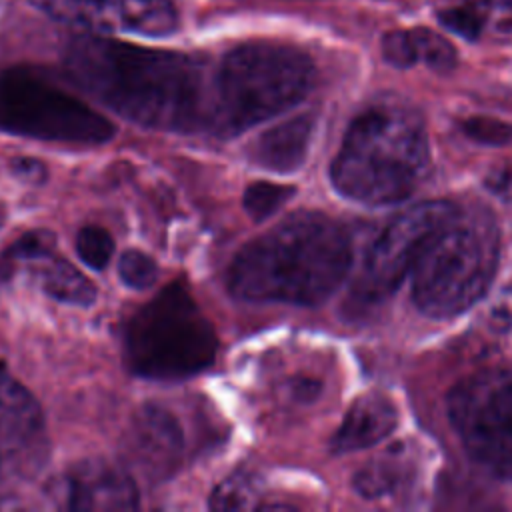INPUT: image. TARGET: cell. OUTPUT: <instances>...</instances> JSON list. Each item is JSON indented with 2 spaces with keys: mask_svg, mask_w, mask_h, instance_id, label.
I'll return each instance as SVG.
<instances>
[{
  "mask_svg": "<svg viewBox=\"0 0 512 512\" xmlns=\"http://www.w3.org/2000/svg\"><path fill=\"white\" fill-rule=\"evenodd\" d=\"M68 78L88 96L146 128H214L216 70L204 60L84 34L64 52Z\"/></svg>",
  "mask_w": 512,
  "mask_h": 512,
  "instance_id": "cell-1",
  "label": "cell"
},
{
  "mask_svg": "<svg viewBox=\"0 0 512 512\" xmlns=\"http://www.w3.org/2000/svg\"><path fill=\"white\" fill-rule=\"evenodd\" d=\"M350 262V238L338 222L298 212L236 254L228 288L248 302L316 306L340 286Z\"/></svg>",
  "mask_w": 512,
  "mask_h": 512,
  "instance_id": "cell-2",
  "label": "cell"
},
{
  "mask_svg": "<svg viewBox=\"0 0 512 512\" xmlns=\"http://www.w3.org/2000/svg\"><path fill=\"white\" fill-rule=\"evenodd\" d=\"M428 160L422 118L402 106H376L350 124L330 178L334 188L354 202L396 204L418 186Z\"/></svg>",
  "mask_w": 512,
  "mask_h": 512,
  "instance_id": "cell-3",
  "label": "cell"
},
{
  "mask_svg": "<svg viewBox=\"0 0 512 512\" xmlns=\"http://www.w3.org/2000/svg\"><path fill=\"white\" fill-rule=\"evenodd\" d=\"M500 254L498 226L486 210L456 212L412 270V300L436 320L454 318L490 288Z\"/></svg>",
  "mask_w": 512,
  "mask_h": 512,
  "instance_id": "cell-4",
  "label": "cell"
},
{
  "mask_svg": "<svg viewBox=\"0 0 512 512\" xmlns=\"http://www.w3.org/2000/svg\"><path fill=\"white\" fill-rule=\"evenodd\" d=\"M312 60L298 48L248 42L230 50L216 68L214 130L238 134L292 106L312 88Z\"/></svg>",
  "mask_w": 512,
  "mask_h": 512,
  "instance_id": "cell-5",
  "label": "cell"
},
{
  "mask_svg": "<svg viewBox=\"0 0 512 512\" xmlns=\"http://www.w3.org/2000/svg\"><path fill=\"white\" fill-rule=\"evenodd\" d=\"M216 332L182 284L164 288L144 304L124 332L130 370L144 378L178 380L208 368L216 358Z\"/></svg>",
  "mask_w": 512,
  "mask_h": 512,
  "instance_id": "cell-6",
  "label": "cell"
},
{
  "mask_svg": "<svg viewBox=\"0 0 512 512\" xmlns=\"http://www.w3.org/2000/svg\"><path fill=\"white\" fill-rule=\"evenodd\" d=\"M0 130L68 144H102L114 136L108 118L22 68L0 74Z\"/></svg>",
  "mask_w": 512,
  "mask_h": 512,
  "instance_id": "cell-7",
  "label": "cell"
},
{
  "mask_svg": "<svg viewBox=\"0 0 512 512\" xmlns=\"http://www.w3.org/2000/svg\"><path fill=\"white\" fill-rule=\"evenodd\" d=\"M448 416L468 454L512 482V368H488L448 394Z\"/></svg>",
  "mask_w": 512,
  "mask_h": 512,
  "instance_id": "cell-8",
  "label": "cell"
},
{
  "mask_svg": "<svg viewBox=\"0 0 512 512\" xmlns=\"http://www.w3.org/2000/svg\"><path fill=\"white\" fill-rule=\"evenodd\" d=\"M456 212L458 208L448 200H424L396 214L366 252L352 290L354 302L374 306L386 300Z\"/></svg>",
  "mask_w": 512,
  "mask_h": 512,
  "instance_id": "cell-9",
  "label": "cell"
},
{
  "mask_svg": "<svg viewBox=\"0 0 512 512\" xmlns=\"http://www.w3.org/2000/svg\"><path fill=\"white\" fill-rule=\"evenodd\" d=\"M54 20L92 32L168 36L178 28L170 0H30Z\"/></svg>",
  "mask_w": 512,
  "mask_h": 512,
  "instance_id": "cell-10",
  "label": "cell"
},
{
  "mask_svg": "<svg viewBox=\"0 0 512 512\" xmlns=\"http://www.w3.org/2000/svg\"><path fill=\"white\" fill-rule=\"evenodd\" d=\"M16 272H26L48 296L66 304L90 306L96 298L94 284L54 250V236L44 230L22 236L2 254L0 280Z\"/></svg>",
  "mask_w": 512,
  "mask_h": 512,
  "instance_id": "cell-11",
  "label": "cell"
},
{
  "mask_svg": "<svg viewBox=\"0 0 512 512\" xmlns=\"http://www.w3.org/2000/svg\"><path fill=\"white\" fill-rule=\"evenodd\" d=\"M42 410L34 396L0 368V474L24 464L40 446Z\"/></svg>",
  "mask_w": 512,
  "mask_h": 512,
  "instance_id": "cell-12",
  "label": "cell"
},
{
  "mask_svg": "<svg viewBox=\"0 0 512 512\" xmlns=\"http://www.w3.org/2000/svg\"><path fill=\"white\" fill-rule=\"evenodd\" d=\"M126 450L148 478H166L182 460V430L164 408L144 406L132 420Z\"/></svg>",
  "mask_w": 512,
  "mask_h": 512,
  "instance_id": "cell-13",
  "label": "cell"
},
{
  "mask_svg": "<svg viewBox=\"0 0 512 512\" xmlns=\"http://www.w3.org/2000/svg\"><path fill=\"white\" fill-rule=\"evenodd\" d=\"M66 506L72 510H134L138 490L130 474L106 460L76 464L66 476Z\"/></svg>",
  "mask_w": 512,
  "mask_h": 512,
  "instance_id": "cell-14",
  "label": "cell"
},
{
  "mask_svg": "<svg viewBox=\"0 0 512 512\" xmlns=\"http://www.w3.org/2000/svg\"><path fill=\"white\" fill-rule=\"evenodd\" d=\"M398 424V412L384 394L370 392L360 396L346 412L332 438V450L338 454L370 448L384 440Z\"/></svg>",
  "mask_w": 512,
  "mask_h": 512,
  "instance_id": "cell-15",
  "label": "cell"
},
{
  "mask_svg": "<svg viewBox=\"0 0 512 512\" xmlns=\"http://www.w3.org/2000/svg\"><path fill=\"white\" fill-rule=\"evenodd\" d=\"M312 128V116L290 118L260 134L250 148V158L272 172H292L306 158Z\"/></svg>",
  "mask_w": 512,
  "mask_h": 512,
  "instance_id": "cell-16",
  "label": "cell"
},
{
  "mask_svg": "<svg viewBox=\"0 0 512 512\" xmlns=\"http://www.w3.org/2000/svg\"><path fill=\"white\" fill-rule=\"evenodd\" d=\"M410 32L416 44L418 60H422L428 68L440 74L454 70L458 54H456V48L444 36L428 28H414Z\"/></svg>",
  "mask_w": 512,
  "mask_h": 512,
  "instance_id": "cell-17",
  "label": "cell"
},
{
  "mask_svg": "<svg viewBox=\"0 0 512 512\" xmlns=\"http://www.w3.org/2000/svg\"><path fill=\"white\" fill-rule=\"evenodd\" d=\"M294 194L292 186L274 182H254L244 192V208L254 220L270 218L280 206H284Z\"/></svg>",
  "mask_w": 512,
  "mask_h": 512,
  "instance_id": "cell-18",
  "label": "cell"
},
{
  "mask_svg": "<svg viewBox=\"0 0 512 512\" xmlns=\"http://www.w3.org/2000/svg\"><path fill=\"white\" fill-rule=\"evenodd\" d=\"M76 254L88 268L100 272L114 254V240L100 226H84L76 234Z\"/></svg>",
  "mask_w": 512,
  "mask_h": 512,
  "instance_id": "cell-19",
  "label": "cell"
},
{
  "mask_svg": "<svg viewBox=\"0 0 512 512\" xmlns=\"http://www.w3.org/2000/svg\"><path fill=\"white\" fill-rule=\"evenodd\" d=\"M256 490L248 476H230L224 480L210 498V506L216 510H248L254 508Z\"/></svg>",
  "mask_w": 512,
  "mask_h": 512,
  "instance_id": "cell-20",
  "label": "cell"
},
{
  "mask_svg": "<svg viewBox=\"0 0 512 512\" xmlns=\"http://www.w3.org/2000/svg\"><path fill=\"white\" fill-rule=\"evenodd\" d=\"M398 482L396 476V466L394 462L388 460H374L368 466H364L356 476H354V488L364 496V498H378L384 496L394 488Z\"/></svg>",
  "mask_w": 512,
  "mask_h": 512,
  "instance_id": "cell-21",
  "label": "cell"
},
{
  "mask_svg": "<svg viewBox=\"0 0 512 512\" xmlns=\"http://www.w3.org/2000/svg\"><path fill=\"white\" fill-rule=\"evenodd\" d=\"M118 274H120V278L126 286L136 288V290H144V288H150L156 282L158 266L148 254H144L140 250H126L120 256Z\"/></svg>",
  "mask_w": 512,
  "mask_h": 512,
  "instance_id": "cell-22",
  "label": "cell"
},
{
  "mask_svg": "<svg viewBox=\"0 0 512 512\" xmlns=\"http://www.w3.org/2000/svg\"><path fill=\"white\" fill-rule=\"evenodd\" d=\"M438 20L444 28L466 40H476L484 28V14L474 6L446 8L438 14Z\"/></svg>",
  "mask_w": 512,
  "mask_h": 512,
  "instance_id": "cell-23",
  "label": "cell"
},
{
  "mask_svg": "<svg viewBox=\"0 0 512 512\" xmlns=\"http://www.w3.org/2000/svg\"><path fill=\"white\" fill-rule=\"evenodd\" d=\"M382 56L394 68H410L418 62L410 30H390L382 36Z\"/></svg>",
  "mask_w": 512,
  "mask_h": 512,
  "instance_id": "cell-24",
  "label": "cell"
},
{
  "mask_svg": "<svg viewBox=\"0 0 512 512\" xmlns=\"http://www.w3.org/2000/svg\"><path fill=\"white\" fill-rule=\"evenodd\" d=\"M462 130L480 144H488V146L512 144V124L496 118H486V116L468 118L462 124Z\"/></svg>",
  "mask_w": 512,
  "mask_h": 512,
  "instance_id": "cell-25",
  "label": "cell"
},
{
  "mask_svg": "<svg viewBox=\"0 0 512 512\" xmlns=\"http://www.w3.org/2000/svg\"><path fill=\"white\" fill-rule=\"evenodd\" d=\"M490 326L512 344V292H502L490 308Z\"/></svg>",
  "mask_w": 512,
  "mask_h": 512,
  "instance_id": "cell-26",
  "label": "cell"
},
{
  "mask_svg": "<svg viewBox=\"0 0 512 512\" xmlns=\"http://www.w3.org/2000/svg\"><path fill=\"white\" fill-rule=\"evenodd\" d=\"M12 168H14V172H16L18 176H22L24 180L40 182V178L44 176V166H42L38 160H34V158H18Z\"/></svg>",
  "mask_w": 512,
  "mask_h": 512,
  "instance_id": "cell-27",
  "label": "cell"
},
{
  "mask_svg": "<svg viewBox=\"0 0 512 512\" xmlns=\"http://www.w3.org/2000/svg\"><path fill=\"white\" fill-rule=\"evenodd\" d=\"M494 6H500L504 10H510L512 12V0H490Z\"/></svg>",
  "mask_w": 512,
  "mask_h": 512,
  "instance_id": "cell-28",
  "label": "cell"
}]
</instances>
